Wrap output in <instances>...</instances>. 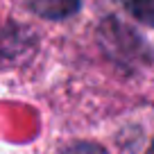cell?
Masks as SVG:
<instances>
[{"label":"cell","instance_id":"3","mask_svg":"<svg viewBox=\"0 0 154 154\" xmlns=\"http://www.w3.org/2000/svg\"><path fill=\"white\" fill-rule=\"evenodd\" d=\"M61 154H106L102 147H97V145H91V143H82V145H72V147H68L66 152Z\"/></svg>","mask_w":154,"mask_h":154},{"label":"cell","instance_id":"4","mask_svg":"<svg viewBox=\"0 0 154 154\" xmlns=\"http://www.w3.org/2000/svg\"><path fill=\"white\" fill-rule=\"evenodd\" d=\"M147 154H154V140H152V145H149V149H147Z\"/></svg>","mask_w":154,"mask_h":154},{"label":"cell","instance_id":"2","mask_svg":"<svg viewBox=\"0 0 154 154\" xmlns=\"http://www.w3.org/2000/svg\"><path fill=\"white\" fill-rule=\"evenodd\" d=\"M120 2L136 20L154 27V0H120Z\"/></svg>","mask_w":154,"mask_h":154},{"label":"cell","instance_id":"1","mask_svg":"<svg viewBox=\"0 0 154 154\" xmlns=\"http://www.w3.org/2000/svg\"><path fill=\"white\" fill-rule=\"evenodd\" d=\"M32 7L45 18H66L79 9V0H32Z\"/></svg>","mask_w":154,"mask_h":154}]
</instances>
